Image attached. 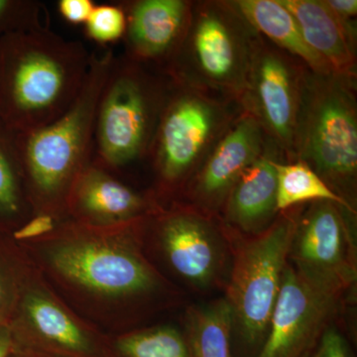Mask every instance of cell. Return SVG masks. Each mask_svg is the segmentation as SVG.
Returning <instances> with one entry per match:
<instances>
[{"label":"cell","mask_w":357,"mask_h":357,"mask_svg":"<svg viewBox=\"0 0 357 357\" xmlns=\"http://www.w3.org/2000/svg\"><path fill=\"white\" fill-rule=\"evenodd\" d=\"M8 328L16 351L35 357H114L110 335L72 309L33 263Z\"/></svg>","instance_id":"10"},{"label":"cell","mask_w":357,"mask_h":357,"mask_svg":"<svg viewBox=\"0 0 357 357\" xmlns=\"http://www.w3.org/2000/svg\"><path fill=\"white\" fill-rule=\"evenodd\" d=\"M309 70L258 34L239 105L260 124L284 162L296 161V132Z\"/></svg>","instance_id":"11"},{"label":"cell","mask_w":357,"mask_h":357,"mask_svg":"<svg viewBox=\"0 0 357 357\" xmlns=\"http://www.w3.org/2000/svg\"><path fill=\"white\" fill-rule=\"evenodd\" d=\"M114 58L109 47L91 52L88 76L67 112L44 128L14 132L34 220H67L70 188L91 162L96 109Z\"/></svg>","instance_id":"3"},{"label":"cell","mask_w":357,"mask_h":357,"mask_svg":"<svg viewBox=\"0 0 357 357\" xmlns=\"http://www.w3.org/2000/svg\"><path fill=\"white\" fill-rule=\"evenodd\" d=\"M356 218L333 202L306 204L289 252V263L307 280L347 299L356 285Z\"/></svg>","instance_id":"12"},{"label":"cell","mask_w":357,"mask_h":357,"mask_svg":"<svg viewBox=\"0 0 357 357\" xmlns=\"http://www.w3.org/2000/svg\"><path fill=\"white\" fill-rule=\"evenodd\" d=\"M292 14L307 46L331 72L356 79V21H344L324 0H279Z\"/></svg>","instance_id":"18"},{"label":"cell","mask_w":357,"mask_h":357,"mask_svg":"<svg viewBox=\"0 0 357 357\" xmlns=\"http://www.w3.org/2000/svg\"><path fill=\"white\" fill-rule=\"evenodd\" d=\"M91 52L48 26L0 39V121L15 133L48 126L83 88Z\"/></svg>","instance_id":"2"},{"label":"cell","mask_w":357,"mask_h":357,"mask_svg":"<svg viewBox=\"0 0 357 357\" xmlns=\"http://www.w3.org/2000/svg\"><path fill=\"white\" fill-rule=\"evenodd\" d=\"M284 161L268 140L261 156L236 181L222 204L220 218L225 227L245 236L268 229L277 215V162Z\"/></svg>","instance_id":"17"},{"label":"cell","mask_w":357,"mask_h":357,"mask_svg":"<svg viewBox=\"0 0 357 357\" xmlns=\"http://www.w3.org/2000/svg\"><path fill=\"white\" fill-rule=\"evenodd\" d=\"M44 6L33 0H0V39L11 33L48 26Z\"/></svg>","instance_id":"26"},{"label":"cell","mask_w":357,"mask_h":357,"mask_svg":"<svg viewBox=\"0 0 357 357\" xmlns=\"http://www.w3.org/2000/svg\"><path fill=\"white\" fill-rule=\"evenodd\" d=\"M146 162L148 188L162 206L175 202L218 138L243 112L234 100L171 79Z\"/></svg>","instance_id":"5"},{"label":"cell","mask_w":357,"mask_h":357,"mask_svg":"<svg viewBox=\"0 0 357 357\" xmlns=\"http://www.w3.org/2000/svg\"><path fill=\"white\" fill-rule=\"evenodd\" d=\"M234 316L225 298L185 309L184 335L192 357H234Z\"/></svg>","instance_id":"20"},{"label":"cell","mask_w":357,"mask_h":357,"mask_svg":"<svg viewBox=\"0 0 357 357\" xmlns=\"http://www.w3.org/2000/svg\"><path fill=\"white\" fill-rule=\"evenodd\" d=\"M303 206L280 211L268 229L245 236L225 227L231 266L225 299L234 326L248 344L264 342Z\"/></svg>","instance_id":"8"},{"label":"cell","mask_w":357,"mask_h":357,"mask_svg":"<svg viewBox=\"0 0 357 357\" xmlns=\"http://www.w3.org/2000/svg\"><path fill=\"white\" fill-rule=\"evenodd\" d=\"M170 84L161 70L115 56L96 109L91 163L122 178L146 162Z\"/></svg>","instance_id":"4"},{"label":"cell","mask_w":357,"mask_h":357,"mask_svg":"<svg viewBox=\"0 0 357 357\" xmlns=\"http://www.w3.org/2000/svg\"><path fill=\"white\" fill-rule=\"evenodd\" d=\"M307 357H354L344 333L333 324L321 335Z\"/></svg>","instance_id":"27"},{"label":"cell","mask_w":357,"mask_h":357,"mask_svg":"<svg viewBox=\"0 0 357 357\" xmlns=\"http://www.w3.org/2000/svg\"><path fill=\"white\" fill-rule=\"evenodd\" d=\"M258 33L230 1H192L184 35L163 73L239 103Z\"/></svg>","instance_id":"7"},{"label":"cell","mask_w":357,"mask_h":357,"mask_svg":"<svg viewBox=\"0 0 357 357\" xmlns=\"http://www.w3.org/2000/svg\"><path fill=\"white\" fill-rule=\"evenodd\" d=\"M276 170L279 213L312 202L331 201L356 215V211L332 191L318 174L304 162L279 161L276 164Z\"/></svg>","instance_id":"23"},{"label":"cell","mask_w":357,"mask_h":357,"mask_svg":"<svg viewBox=\"0 0 357 357\" xmlns=\"http://www.w3.org/2000/svg\"><path fill=\"white\" fill-rule=\"evenodd\" d=\"M267 142L260 124L243 110L218 138L175 202L220 217L232 185L261 156Z\"/></svg>","instance_id":"14"},{"label":"cell","mask_w":357,"mask_h":357,"mask_svg":"<svg viewBox=\"0 0 357 357\" xmlns=\"http://www.w3.org/2000/svg\"><path fill=\"white\" fill-rule=\"evenodd\" d=\"M151 257L199 293L225 291L231 266L227 229L218 215L182 202L162 206L145 222Z\"/></svg>","instance_id":"9"},{"label":"cell","mask_w":357,"mask_h":357,"mask_svg":"<svg viewBox=\"0 0 357 357\" xmlns=\"http://www.w3.org/2000/svg\"><path fill=\"white\" fill-rule=\"evenodd\" d=\"M328 8L344 21H356V0H324Z\"/></svg>","instance_id":"29"},{"label":"cell","mask_w":357,"mask_h":357,"mask_svg":"<svg viewBox=\"0 0 357 357\" xmlns=\"http://www.w3.org/2000/svg\"><path fill=\"white\" fill-rule=\"evenodd\" d=\"M110 342L114 357H192L184 332L172 325L139 326Z\"/></svg>","instance_id":"22"},{"label":"cell","mask_w":357,"mask_h":357,"mask_svg":"<svg viewBox=\"0 0 357 357\" xmlns=\"http://www.w3.org/2000/svg\"><path fill=\"white\" fill-rule=\"evenodd\" d=\"M146 218L114 227L65 220L33 225L13 236L72 309L116 335L184 301V293L148 252Z\"/></svg>","instance_id":"1"},{"label":"cell","mask_w":357,"mask_h":357,"mask_svg":"<svg viewBox=\"0 0 357 357\" xmlns=\"http://www.w3.org/2000/svg\"><path fill=\"white\" fill-rule=\"evenodd\" d=\"M126 17L124 57L163 72L184 35L192 1H119Z\"/></svg>","instance_id":"16"},{"label":"cell","mask_w":357,"mask_h":357,"mask_svg":"<svg viewBox=\"0 0 357 357\" xmlns=\"http://www.w3.org/2000/svg\"><path fill=\"white\" fill-rule=\"evenodd\" d=\"M95 6L93 0H60L58 11L70 24L84 25Z\"/></svg>","instance_id":"28"},{"label":"cell","mask_w":357,"mask_h":357,"mask_svg":"<svg viewBox=\"0 0 357 357\" xmlns=\"http://www.w3.org/2000/svg\"><path fill=\"white\" fill-rule=\"evenodd\" d=\"M126 29V13L119 1L96 4L93 13L84 25L86 36L103 48L107 45L121 41Z\"/></svg>","instance_id":"25"},{"label":"cell","mask_w":357,"mask_h":357,"mask_svg":"<svg viewBox=\"0 0 357 357\" xmlns=\"http://www.w3.org/2000/svg\"><path fill=\"white\" fill-rule=\"evenodd\" d=\"M15 347L8 326L0 325V357H10Z\"/></svg>","instance_id":"30"},{"label":"cell","mask_w":357,"mask_h":357,"mask_svg":"<svg viewBox=\"0 0 357 357\" xmlns=\"http://www.w3.org/2000/svg\"><path fill=\"white\" fill-rule=\"evenodd\" d=\"M10 357H35L31 356V354H25V352L16 351L14 349L13 354H11Z\"/></svg>","instance_id":"31"},{"label":"cell","mask_w":357,"mask_h":357,"mask_svg":"<svg viewBox=\"0 0 357 357\" xmlns=\"http://www.w3.org/2000/svg\"><path fill=\"white\" fill-rule=\"evenodd\" d=\"M161 208L149 189L140 191L91 162L70 188L66 217L81 225L114 227L150 217Z\"/></svg>","instance_id":"15"},{"label":"cell","mask_w":357,"mask_h":357,"mask_svg":"<svg viewBox=\"0 0 357 357\" xmlns=\"http://www.w3.org/2000/svg\"><path fill=\"white\" fill-rule=\"evenodd\" d=\"M33 218L15 133L0 121V232L18 234Z\"/></svg>","instance_id":"21"},{"label":"cell","mask_w":357,"mask_h":357,"mask_svg":"<svg viewBox=\"0 0 357 357\" xmlns=\"http://www.w3.org/2000/svg\"><path fill=\"white\" fill-rule=\"evenodd\" d=\"M295 155L356 211V79L309 70Z\"/></svg>","instance_id":"6"},{"label":"cell","mask_w":357,"mask_h":357,"mask_svg":"<svg viewBox=\"0 0 357 357\" xmlns=\"http://www.w3.org/2000/svg\"><path fill=\"white\" fill-rule=\"evenodd\" d=\"M231 3L258 34L304 63L312 72L332 73L307 46L295 18L279 0H231Z\"/></svg>","instance_id":"19"},{"label":"cell","mask_w":357,"mask_h":357,"mask_svg":"<svg viewBox=\"0 0 357 357\" xmlns=\"http://www.w3.org/2000/svg\"><path fill=\"white\" fill-rule=\"evenodd\" d=\"M345 300L307 280L288 262L258 357H307Z\"/></svg>","instance_id":"13"},{"label":"cell","mask_w":357,"mask_h":357,"mask_svg":"<svg viewBox=\"0 0 357 357\" xmlns=\"http://www.w3.org/2000/svg\"><path fill=\"white\" fill-rule=\"evenodd\" d=\"M31 260L13 234L0 232V325L8 326Z\"/></svg>","instance_id":"24"}]
</instances>
